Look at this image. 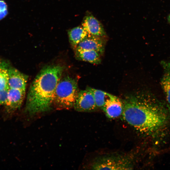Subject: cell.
<instances>
[{
    "instance_id": "cell-10",
    "label": "cell",
    "mask_w": 170,
    "mask_h": 170,
    "mask_svg": "<svg viewBox=\"0 0 170 170\" xmlns=\"http://www.w3.org/2000/svg\"><path fill=\"white\" fill-rule=\"evenodd\" d=\"M28 77L13 67L8 69V86L9 88L25 90Z\"/></svg>"
},
{
    "instance_id": "cell-8",
    "label": "cell",
    "mask_w": 170,
    "mask_h": 170,
    "mask_svg": "<svg viewBox=\"0 0 170 170\" xmlns=\"http://www.w3.org/2000/svg\"><path fill=\"white\" fill-rule=\"evenodd\" d=\"M82 26L88 35L105 37L106 34L101 23L92 14H88L83 20Z\"/></svg>"
},
{
    "instance_id": "cell-3",
    "label": "cell",
    "mask_w": 170,
    "mask_h": 170,
    "mask_svg": "<svg viewBox=\"0 0 170 170\" xmlns=\"http://www.w3.org/2000/svg\"><path fill=\"white\" fill-rule=\"evenodd\" d=\"M79 91L76 79L69 76H61L55 90L53 105L57 109L71 108Z\"/></svg>"
},
{
    "instance_id": "cell-17",
    "label": "cell",
    "mask_w": 170,
    "mask_h": 170,
    "mask_svg": "<svg viewBox=\"0 0 170 170\" xmlns=\"http://www.w3.org/2000/svg\"><path fill=\"white\" fill-rule=\"evenodd\" d=\"M9 88L4 90H0V105L4 104L7 99Z\"/></svg>"
},
{
    "instance_id": "cell-6",
    "label": "cell",
    "mask_w": 170,
    "mask_h": 170,
    "mask_svg": "<svg viewBox=\"0 0 170 170\" xmlns=\"http://www.w3.org/2000/svg\"><path fill=\"white\" fill-rule=\"evenodd\" d=\"M105 37L88 35L78 44L74 50H94L102 55L105 51L106 42Z\"/></svg>"
},
{
    "instance_id": "cell-1",
    "label": "cell",
    "mask_w": 170,
    "mask_h": 170,
    "mask_svg": "<svg viewBox=\"0 0 170 170\" xmlns=\"http://www.w3.org/2000/svg\"><path fill=\"white\" fill-rule=\"evenodd\" d=\"M122 100L123 119L141 133L154 135L168 126L170 108L167 103L151 92L138 91L128 95Z\"/></svg>"
},
{
    "instance_id": "cell-18",
    "label": "cell",
    "mask_w": 170,
    "mask_h": 170,
    "mask_svg": "<svg viewBox=\"0 0 170 170\" xmlns=\"http://www.w3.org/2000/svg\"><path fill=\"white\" fill-rule=\"evenodd\" d=\"M168 20L169 22L170 23V14L169 15L168 18Z\"/></svg>"
},
{
    "instance_id": "cell-14",
    "label": "cell",
    "mask_w": 170,
    "mask_h": 170,
    "mask_svg": "<svg viewBox=\"0 0 170 170\" xmlns=\"http://www.w3.org/2000/svg\"><path fill=\"white\" fill-rule=\"evenodd\" d=\"M92 94L98 108L102 109L106 103L114 95L105 92L88 87L86 89Z\"/></svg>"
},
{
    "instance_id": "cell-16",
    "label": "cell",
    "mask_w": 170,
    "mask_h": 170,
    "mask_svg": "<svg viewBox=\"0 0 170 170\" xmlns=\"http://www.w3.org/2000/svg\"><path fill=\"white\" fill-rule=\"evenodd\" d=\"M8 13V7L6 3L0 0V20L4 18Z\"/></svg>"
},
{
    "instance_id": "cell-4",
    "label": "cell",
    "mask_w": 170,
    "mask_h": 170,
    "mask_svg": "<svg viewBox=\"0 0 170 170\" xmlns=\"http://www.w3.org/2000/svg\"><path fill=\"white\" fill-rule=\"evenodd\" d=\"M134 167L133 158L125 154L111 153L94 159L89 167L92 170H131Z\"/></svg>"
},
{
    "instance_id": "cell-7",
    "label": "cell",
    "mask_w": 170,
    "mask_h": 170,
    "mask_svg": "<svg viewBox=\"0 0 170 170\" xmlns=\"http://www.w3.org/2000/svg\"><path fill=\"white\" fill-rule=\"evenodd\" d=\"M25 90L9 88L4 104L7 111L11 113L21 107L25 95Z\"/></svg>"
},
{
    "instance_id": "cell-12",
    "label": "cell",
    "mask_w": 170,
    "mask_h": 170,
    "mask_svg": "<svg viewBox=\"0 0 170 170\" xmlns=\"http://www.w3.org/2000/svg\"><path fill=\"white\" fill-rule=\"evenodd\" d=\"M75 55L79 60L88 62L92 64H99L101 62V56L98 52L91 50H75Z\"/></svg>"
},
{
    "instance_id": "cell-5",
    "label": "cell",
    "mask_w": 170,
    "mask_h": 170,
    "mask_svg": "<svg viewBox=\"0 0 170 170\" xmlns=\"http://www.w3.org/2000/svg\"><path fill=\"white\" fill-rule=\"evenodd\" d=\"M73 107L81 112H92L98 109L92 93L87 89L79 91Z\"/></svg>"
},
{
    "instance_id": "cell-9",
    "label": "cell",
    "mask_w": 170,
    "mask_h": 170,
    "mask_svg": "<svg viewBox=\"0 0 170 170\" xmlns=\"http://www.w3.org/2000/svg\"><path fill=\"white\" fill-rule=\"evenodd\" d=\"M106 116L110 119H115L122 116L123 104L122 99L114 96L109 100L101 109Z\"/></svg>"
},
{
    "instance_id": "cell-13",
    "label": "cell",
    "mask_w": 170,
    "mask_h": 170,
    "mask_svg": "<svg viewBox=\"0 0 170 170\" xmlns=\"http://www.w3.org/2000/svg\"><path fill=\"white\" fill-rule=\"evenodd\" d=\"M68 34L70 42L74 50L78 44L88 36L86 31L81 26L73 28L69 31Z\"/></svg>"
},
{
    "instance_id": "cell-15",
    "label": "cell",
    "mask_w": 170,
    "mask_h": 170,
    "mask_svg": "<svg viewBox=\"0 0 170 170\" xmlns=\"http://www.w3.org/2000/svg\"><path fill=\"white\" fill-rule=\"evenodd\" d=\"M9 67L6 62L0 59V90L9 88L8 86Z\"/></svg>"
},
{
    "instance_id": "cell-11",
    "label": "cell",
    "mask_w": 170,
    "mask_h": 170,
    "mask_svg": "<svg viewBox=\"0 0 170 170\" xmlns=\"http://www.w3.org/2000/svg\"><path fill=\"white\" fill-rule=\"evenodd\" d=\"M161 64L163 73L161 79L160 84L167 103L170 108V58L167 60H162Z\"/></svg>"
},
{
    "instance_id": "cell-2",
    "label": "cell",
    "mask_w": 170,
    "mask_h": 170,
    "mask_svg": "<svg viewBox=\"0 0 170 170\" xmlns=\"http://www.w3.org/2000/svg\"><path fill=\"white\" fill-rule=\"evenodd\" d=\"M65 67L48 65L39 71L31 83L28 93L26 110L33 114L49 110L53 104L55 90Z\"/></svg>"
}]
</instances>
